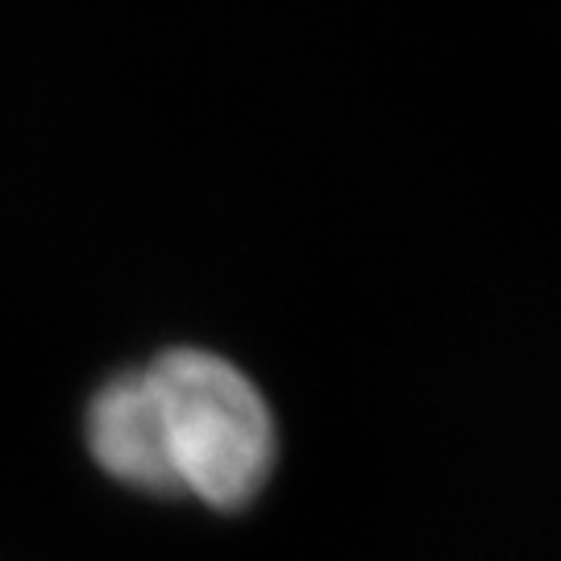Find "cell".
Here are the masks:
<instances>
[{
  "mask_svg": "<svg viewBox=\"0 0 561 561\" xmlns=\"http://www.w3.org/2000/svg\"><path fill=\"white\" fill-rule=\"evenodd\" d=\"M83 428L113 482L154 500H196L213 512L250 507L279 458L262 391L208 350H171L104 379Z\"/></svg>",
  "mask_w": 561,
  "mask_h": 561,
  "instance_id": "6da1fadb",
  "label": "cell"
}]
</instances>
